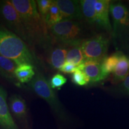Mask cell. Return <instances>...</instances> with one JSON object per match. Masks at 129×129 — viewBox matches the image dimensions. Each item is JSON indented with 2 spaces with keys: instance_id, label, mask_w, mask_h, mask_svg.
Masks as SVG:
<instances>
[{
  "instance_id": "6da1fadb",
  "label": "cell",
  "mask_w": 129,
  "mask_h": 129,
  "mask_svg": "<svg viewBox=\"0 0 129 129\" xmlns=\"http://www.w3.org/2000/svg\"><path fill=\"white\" fill-rule=\"evenodd\" d=\"M10 1L22 19L30 44L47 43L51 39L49 30L46 21L38 12L36 1L34 0H11Z\"/></svg>"
},
{
  "instance_id": "7a4b0ae2",
  "label": "cell",
  "mask_w": 129,
  "mask_h": 129,
  "mask_svg": "<svg viewBox=\"0 0 129 129\" xmlns=\"http://www.w3.org/2000/svg\"><path fill=\"white\" fill-rule=\"evenodd\" d=\"M0 55L13 60L17 65L35 63L34 54L25 42L4 27H0Z\"/></svg>"
},
{
  "instance_id": "3957f363",
  "label": "cell",
  "mask_w": 129,
  "mask_h": 129,
  "mask_svg": "<svg viewBox=\"0 0 129 129\" xmlns=\"http://www.w3.org/2000/svg\"><path fill=\"white\" fill-rule=\"evenodd\" d=\"M49 33L53 41L64 46L82 43L85 40L83 26L76 20L63 19L49 28Z\"/></svg>"
},
{
  "instance_id": "277c9868",
  "label": "cell",
  "mask_w": 129,
  "mask_h": 129,
  "mask_svg": "<svg viewBox=\"0 0 129 129\" xmlns=\"http://www.w3.org/2000/svg\"><path fill=\"white\" fill-rule=\"evenodd\" d=\"M29 85L34 92L40 98L46 101L51 107L59 120L66 122L68 115L64 107L59 101L55 92L51 87L50 83L40 73L35 74L30 82Z\"/></svg>"
},
{
  "instance_id": "5b68a950",
  "label": "cell",
  "mask_w": 129,
  "mask_h": 129,
  "mask_svg": "<svg viewBox=\"0 0 129 129\" xmlns=\"http://www.w3.org/2000/svg\"><path fill=\"white\" fill-rule=\"evenodd\" d=\"M0 17L13 33L25 42L30 43L20 14L10 1H0Z\"/></svg>"
},
{
  "instance_id": "8992f818",
  "label": "cell",
  "mask_w": 129,
  "mask_h": 129,
  "mask_svg": "<svg viewBox=\"0 0 129 129\" xmlns=\"http://www.w3.org/2000/svg\"><path fill=\"white\" fill-rule=\"evenodd\" d=\"M108 46V38L104 35L99 34L85 39L81 44L85 61L102 62L106 57Z\"/></svg>"
},
{
  "instance_id": "52a82bcc",
  "label": "cell",
  "mask_w": 129,
  "mask_h": 129,
  "mask_svg": "<svg viewBox=\"0 0 129 129\" xmlns=\"http://www.w3.org/2000/svg\"><path fill=\"white\" fill-rule=\"evenodd\" d=\"M110 13L113 20V34L114 36L120 30L129 25V13L127 7L121 3L110 4Z\"/></svg>"
},
{
  "instance_id": "ba28073f",
  "label": "cell",
  "mask_w": 129,
  "mask_h": 129,
  "mask_svg": "<svg viewBox=\"0 0 129 129\" xmlns=\"http://www.w3.org/2000/svg\"><path fill=\"white\" fill-rule=\"evenodd\" d=\"M63 19L80 20L83 18L80 1L74 0H56Z\"/></svg>"
},
{
  "instance_id": "9c48e42d",
  "label": "cell",
  "mask_w": 129,
  "mask_h": 129,
  "mask_svg": "<svg viewBox=\"0 0 129 129\" xmlns=\"http://www.w3.org/2000/svg\"><path fill=\"white\" fill-rule=\"evenodd\" d=\"M7 98L6 90L0 85V127L1 129H19L10 110Z\"/></svg>"
},
{
  "instance_id": "30bf717a",
  "label": "cell",
  "mask_w": 129,
  "mask_h": 129,
  "mask_svg": "<svg viewBox=\"0 0 129 129\" xmlns=\"http://www.w3.org/2000/svg\"><path fill=\"white\" fill-rule=\"evenodd\" d=\"M110 4L109 0H95L96 25L108 32L112 31V26L109 20Z\"/></svg>"
},
{
  "instance_id": "8fae6325",
  "label": "cell",
  "mask_w": 129,
  "mask_h": 129,
  "mask_svg": "<svg viewBox=\"0 0 129 129\" xmlns=\"http://www.w3.org/2000/svg\"><path fill=\"white\" fill-rule=\"evenodd\" d=\"M9 108L12 114L19 121L27 124V106L23 98L19 94H13L9 99Z\"/></svg>"
},
{
  "instance_id": "7c38bea8",
  "label": "cell",
  "mask_w": 129,
  "mask_h": 129,
  "mask_svg": "<svg viewBox=\"0 0 129 129\" xmlns=\"http://www.w3.org/2000/svg\"><path fill=\"white\" fill-rule=\"evenodd\" d=\"M77 69L82 71L88 77L90 82H98L105 78L102 68V62L85 61Z\"/></svg>"
},
{
  "instance_id": "4fadbf2b",
  "label": "cell",
  "mask_w": 129,
  "mask_h": 129,
  "mask_svg": "<svg viewBox=\"0 0 129 129\" xmlns=\"http://www.w3.org/2000/svg\"><path fill=\"white\" fill-rule=\"evenodd\" d=\"M68 47L60 45L51 50L49 56V62L51 66L55 69H60L67 62Z\"/></svg>"
},
{
  "instance_id": "5bb4252c",
  "label": "cell",
  "mask_w": 129,
  "mask_h": 129,
  "mask_svg": "<svg viewBox=\"0 0 129 129\" xmlns=\"http://www.w3.org/2000/svg\"><path fill=\"white\" fill-rule=\"evenodd\" d=\"M82 43L67 46L68 47L67 55V62L71 63L77 67H78L85 62L81 48Z\"/></svg>"
},
{
  "instance_id": "9a60e30c",
  "label": "cell",
  "mask_w": 129,
  "mask_h": 129,
  "mask_svg": "<svg viewBox=\"0 0 129 129\" xmlns=\"http://www.w3.org/2000/svg\"><path fill=\"white\" fill-rule=\"evenodd\" d=\"M35 75L32 64L24 63L17 66L15 71L16 78L22 83L30 82Z\"/></svg>"
},
{
  "instance_id": "2e32d148",
  "label": "cell",
  "mask_w": 129,
  "mask_h": 129,
  "mask_svg": "<svg viewBox=\"0 0 129 129\" xmlns=\"http://www.w3.org/2000/svg\"><path fill=\"white\" fill-rule=\"evenodd\" d=\"M17 64L13 60L0 55V74L4 78L14 80L15 71Z\"/></svg>"
},
{
  "instance_id": "e0dca14e",
  "label": "cell",
  "mask_w": 129,
  "mask_h": 129,
  "mask_svg": "<svg viewBox=\"0 0 129 129\" xmlns=\"http://www.w3.org/2000/svg\"><path fill=\"white\" fill-rule=\"evenodd\" d=\"M129 72V63L127 56L121 53L115 70L113 72L114 80L120 82L124 81L128 76Z\"/></svg>"
},
{
  "instance_id": "ac0fdd59",
  "label": "cell",
  "mask_w": 129,
  "mask_h": 129,
  "mask_svg": "<svg viewBox=\"0 0 129 129\" xmlns=\"http://www.w3.org/2000/svg\"><path fill=\"white\" fill-rule=\"evenodd\" d=\"M83 17L88 23L96 25V10L95 0H82L80 1Z\"/></svg>"
},
{
  "instance_id": "d6986e66",
  "label": "cell",
  "mask_w": 129,
  "mask_h": 129,
  "mask_svg": "<svg viewBox=\"0 0 129 129\" xmlns=\"http://www.w3.org/2000/svg\"><path fill=\"white\" fill-rule=\"evenodd\" d=\"M121 53V52L120 51L114 53L108 57H106L102 62V68L105 78L108 77L109 74L114 71L118 62Z\"/></svg>"
},
{
  "instance_id": "ffe728a7",
  "label": "cell",
  "mask_w": 129,
  "mask_h": 129,
  "mask_svg": "<svg viewBox=\"0 0 129 129\" xmlns=\"http://www.w3.org/2000/svg\"><path fill=\"white\" fill-rule=\"evenodd\" d=\"M63 19L60 14V10H59L57 4H56L55 1H53V3L51 5L49 12L46 16V19H45L48 30L52 26L59 23Z\"/></svg>"
},
{
  "instance_id": "44dd1931",
  "label": "cell",
  "mask_w": 129,
  "mask_h": 129,
  "mask_svg": "<svg viewBox=\"0 0 129 129\" xmlns=\"http://www.w3.org/2000/svg\"><path fill=\"white\" fill-rule=\"evenodd\" d=\"M72 81L75 84L78 85H84L90 82L89 78L82 71L77 69L72 74Z\"/></svg>"
},
{
  "instance_id": "7402d4cb",
  "label": "cell",
  "mask_w": 129,
  "mask_h": 129,
  "mask_svg": "<svg viewBox=\"0 0 129 129\" xmlns=\"http://www.w3.org/2000/svg\"><path fill=\"white\" fill-rule=\"evenodd\" d=\"M36 3L38 12L40 13L41 17L45 20L51 5L53 3V1H51V0H38L36 1Z\"/></svg>"
},
{
  "instance_id": "603a6c76",
  "label": "cell",
  "mask_w": 129,
  "mask_h": 129,
  "mask_svg": "<svg viewBox=\"0 0 129 129\" xmlns=\"http://www.w3.org/2000/svg\"><path fill=\"white\" fill-rule=\"evenodd\" d=\"M67 81V79L65 78V77L62 74H57L51 78L50 85L53 89L59 90L63 85L65 84Z\"/></svg>"
},
{
  "instance_id": "cb8c5ba5",
  "label": "cell",
  "mask_w": 129,
  "mask_h": 129,
  "mask_svg": "<svg viewBox=\"0 0 129 129\" xmlns=\"http://www.w3.org/2000/svg\"><path fill=\"white\" fill-rule=\"evenodd\" d=\"M77 66L71 63L66 62L63 67L61 68L60 71L65 74H73L77 69Z\"/></svg>"
},
{
  "instance_id": "d4e9b609",
  "label": "cell",
  "mask_w": 129,
  "mask_h": 129,
  "mask_svg": "<svg viewBox=\"0 0 129 129\" xmlns=\"http://www.w3.org/2000/svg\"><path fill=\"white\" fill-rule=\"evenodd\" d=\"M124 87L127 91L129 92V75H128L124 80L123 83H122Z\"/></svg>"
},
{
  "instance_id": "484cf974",
  "label": "cell",
  "mask_w": 129,
  "mask_h": 129,
  "mask_svg": "<svg viewBox=\"0 0 129 129\" xmlns=\"http://www.w3.org/2000/svg\"><path fill=\"white\" fill-rule=\"evenodd\" d=\"M128 63H129V61H128Z\"/></svg>"
}]
</instances>
